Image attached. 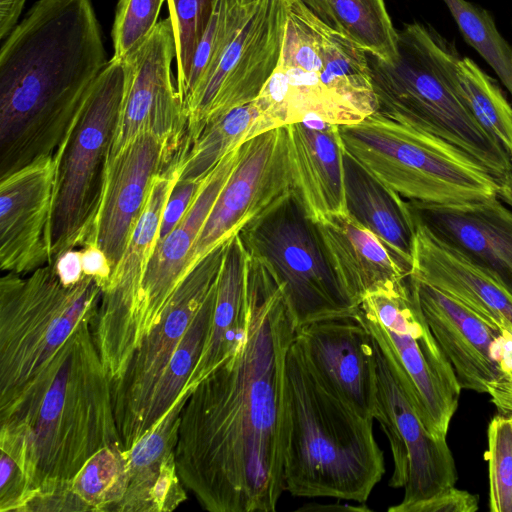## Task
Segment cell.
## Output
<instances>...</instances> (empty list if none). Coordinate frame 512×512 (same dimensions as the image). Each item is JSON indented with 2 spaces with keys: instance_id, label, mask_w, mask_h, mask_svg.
Segmentation results:
<instances>
[{
  "instance_id": "1f68e13d",
  "label": "cell",
  "mask_w": 512,
  "mask_h": 512,
  "mask_svg": "<svg viewBox=\"0 0 512 512\" xmlns=\"http://www.w3.org/2000/svg\"><path fill=\"white\" fill-rule=\"evenodd\" d=\"M458 92L476 121L512 159V105L497 81L469 57L457 63Z\"/></svg>"
},
{
  "instance_id": "f1b7e54d",
  "label": "cell",
  "mask_w": 512,
  "mask_h": 512,
  "mask_svg": "<svg viewBox=\"0 0 512 512\" xmlns=\"http://www.w3.org/2000/svg\"><path fill=\"white\" fill-rule=\"evenodd\" d=\"M274 128L255 100L209 120L181 156L179 180H203L228 153Z\"/></svg>"
},
{
  "instance_id": "44dd1931",
  "label": "cell",
  "mask_w": 512,
  "mask_h": 512,
  "mask_svg": "<svg viewBox=\"0 0 512 512\" xmlns=\"http://www.w3.org/2000/svg\"><path fill=\"white\" fill-rule=\"evenodd\" d=\"M408 203L415 223L512 294V210L498 196L466 204Z\"/></svg>"
},
{
  "instance_id": "52a82bcc",
  "label": "cell",
  "mask_w": 512,
  "mask_h": 512,
  "mask_svg": "<svg viewBox=\"0 0 512 512\" xmlns=\"http://www.w3.org/2000/svg\"><path fill=\"white\" fill-rule=\"evenodd\" d=\"M344 150L410 201L453 205L497 196V179L475 158L434 135L375 112L339 126Z\"/></svg>"
},
{
  "instance_id": "d6a6232c",
  "label": "cell",
  "mask_w": 512,
  "mask_h": 512,
  "mask_svg": "<svg viewBox=\"0 0 512 512\" xmlns=\"http://www.w3.org/2000/svg\"><path fill=\"white\" fill-rule=\"evenodd\" d=\"M465 42L490 65L512 97V47L492 15L466 0H443Z\"/></svg>"
},
{
  "instance_id": "d4e9b609",
  "label": "cell",
  "mask_w": 512,
  "mask_h": 512,
  "mask_svg": "<svg viewBox=\"0 0 512 512\" xmlns=\"http://www.w3.org/2000/svg\"><path fill=\"white\" fill-rule=\"evenodd\" d=\"M191 392L184 390L158 422L126 450L127 487L116 512H168L186 500L175 448L181 412Z\"/></svg>"
},
{
  "instance_id": "ac0fdd59",
  "label": "cell",
  "mask_w": 512,
  "mask_h": 512,
  "mask_svg": "<svg viewBox=\"0 0 512 512\" xmlns=\"http://www.w3.org/2000/svg\"><path fill=\"white\" fill-rule=\"evenodd\" d=\"M295 341L308 367L329 392L360 416L375 420L376 351L358 312L304 324L296 330Z\"/></svg>"
},
{
  "instance_id": "7c38bea8",
  "label": "cell",
  "mask_w": 512,
  "mask_h": 512,
  "mask_svg": "<svg viewBox=\"0 0 512 512\" xmlns=\"http://www.w3.org/2000/svg\"><path fill=\"white\" fill-rule=\"evenodd\" d=\"M218 245L183 277L160 319L143 337L124 372L111 381L115 419L125 450L145 433L155 392L191 322L215 285L225 249Z\"/></svg>"
},
{
  "instance_id": "e0dca14e",
  "label": "cell",
  "mask_w": 512,
  "mask_h": 512,
  "mask_svg": "<svg viewBox=\"0 0 512 512\" xmlns=\"http://www.w3.org/2000/svg\"><path fill=\"white\" fill-rule=\"evenodd\" d=\"M186 148V144L144 133L109 159L101 202L85 245L95 244L106 254L112 273L142 215L155 177Z\"/></svg>"
},
{
  "instance_id": "6da1fadb",
  "label": "cell",
  "mask_w": 512,
  "mask_h": 512,
  "mask_svg": "<svg viewBox=\"0 0 512 512\" xmlns=\"http://www.w3.org/2000/svg\"><path fill=\"white\" fill-rule=\"evenodd\" d=\"M296 324L269 268L250 256L247 315L235 351L187 399L177 473L211 512H273L285 491L286 362Z\"/></svg>"
},
{
  "instance_id": "74e56055",
  "label": "cell",
  "mask_w": 512,
  "mask_h": 512,
  "mask_svg": "<svg viewBox=\"0 0 512 512\" xmlns=\"http://www.w3.org/2000/svg\"><path fill=\"white\" fill-rule=\"evenodd\" d=\"M498 371L487 393L501 418L512 419V334L503 330L497 339Z\"/></svg>"
},
{
  "instance_id": "9a60e30c",
  "label": "cell",
  "mask_w": 512,
  "mask_h": 512,
  "mask_svg": "<svg viewBox=\"0 0 512 512\" xmlns=\"http://www.w3.org/2000/svg\"><path fill=\"white\" fill-rule=\"evenodd\" d=\"M287 126L265 131L239 148L187 260L186 274L206 254L238 234L293 192Z\"/></svg>"
},
{
  "instance_id": "7a4b0ae2",
  "label": "cell",
  "mask_w": 512,
  "mask_h": 512,
  "mask_svg": "<svg viewBox=\"0 0 512 512\" xmlns=\"http://www.w3.org/2000/svg\"><path fill=\"white\" fill-rule=\"evenodd\" d=\"M108 63L91 0H38L0 49V178L54 156Z\"/></svg>"
},
{
  "instance_id": "2e32d148",
  "label": "cell",
  "mask_w": 512,
  "mask_h": 512,
  "mask_svg": "<svg viewBox=\"0 0 512 512\" xmlns=\"http://www.w3.org/2000/svg\"><path fill=\"white\" fill-rule=\"evenodd\" d=\"M174 58V35L167 17L123 60L125 87L110 158L144 133L187 143V113L171 71Z\"/></svg>"
},
{
  "instance_id": "8fae6325",
  "label": "cell",
  "mask_w": 512,
  "mask_h": 512,
  "mask_svg": "<svg viewBox=\"0 0 512 512\" xmlns=\"http://www.w3.org/2000/svg\"><path fill=\"white\" fill-rule=\"evenodd\" d=\"M358 316L374 339L377 360V420L393 458L389 486L404 488L401 502L390 512H414L425 500L455 486L456 464L446 439L426 429L411 397L407 378L375 318L359 307Z\"/></svg>"
},
{
  "instance_id": "f546056e",
  "label": "cell",
  "mask_w": 512,
  "mask_h": 512,
  "mask_svg": "<svg viewBox=\"0 0 512 512\" xmlns=\"http://www.w3.org/2000/svg\"><path fill=\"white\" fill-rule=\"evenodd\" d=\"M323 23L386 62L398 55L397 30L384 0H301Z\"/></svg>"
},
{
  "instance_id": "484cf974",
  "label": "cell",
  "mask_w": 512,
  "mask_h": 512,
  "mask_svg": "<svg viewBox=\"0 0 512 512\" xmlns=\"http://www.w3.org/2000/svg\"><path fill=\"white\" fill-rule=\"evenodd\" d=\"M315 223L334 274L356 306L368 294L390 290L407 279L384 244L348 212Z\"/></svg>"
},
{
  "instance_id": "f6af8a7d",
  "label": "cell",
  "mask_w": 512,
  "mask_h": 512,
  "mask_svg": "<svg viewBox=\"0 0 512 512\" xmlns=\"http://www.w3.org/2000/svg\"><path fill=\"white\" fill-rule=\"evenodd\" d=\"M259 0H241L242 3L244 4H251V3H255V2H258Z\"/></svg>"
},
{
  "instance_id": "4316f807",
  "label": "cell",
  "mask_w": 512,
  "mask_h": 512,
  "mask_svg": "<svg viewBox=\"0 0 512 512\" xmlns=\"http://www.w3.org/2000/svg\"><path fill=\"white\" fill-rule=\"evenodd\" d=\"M347 212L370 230L409 276L415 222L408 202L344 150Z\"/></svg>"
},
{
  "instance_id": "ba28073f",
  "label": "cell",
  "mask_w": 512,
  "mask_h": 512,
  "mask_svg": "<svg viewBox=\"0 0 512 512\" xmlns=\"http://www.w3.org/2000/svg\"><path fill=\"white\" fill-rule=\"evenodd\" d=\"M27 275L0 279V411L24 393L81 321L94 318L102 293L86 275L63 285L54 261Z\"/></svg>"
},
{
  "instance_id": "ab89813d",
  "label": "cell",
  "mask_w": 512,
  "mask_h": 512,
  "mask_svg": "<svg viewBox=\"0 0 512 512\" xmlns=\"http://www.w3.org/2000/svg\"><path fill=\"white\" fill-rule=\"evenodd\" d=\"M478 507L476 495L453 486L425 500L414 512H475Z\"/></svg>"
},
{
  "instance_id": "8d00e7d4",
  "label": "cell",
  "mask_w": 512,
  "mask_h": 512,
  "mask_svg": "<svg viewBox=\"0 0 512 512\" xmlns=\"http://www.w3.org/2000/svg\"><path fill=\"white\" fill-rule=\"evenodd\" d=\"M164 1L119 0L111 32L112 59H126L148 39L159 22Z\"/></svg>"
},
{
  "instance_id": "4dcf8cb0",
  "label": "cell",
  "mask_w": 512,
  "mask_h": 512,
  "mask_svg": "<svg viewBox=\"0 0 512 512\" xmlns=\"http://www.w3.org/2000/svg\"><path fill=\"white\" fill-rule=\"evenodd\" d=\"M127 479V454L121 442L97 451L68 480L75 511L116 512Z\"/></svg>"
},
{
  "instance_id": "e575fe53",
  "label": "cell",
  "mask_w": 512,
  "mask_h": 512,
  "mask_svg": "<svg viewBox=\"0 0 512 512\" xmlns=\"http://www.w3.org/2000/svg\"><path fill=\"white\" fill-rule=\"evenodd\" d=\"M175 41L177 89L186 97L196 48L209 23L215 0H166Z\"/></svg>"
},
{
  "instance_id": "277c9868",
  "label": "cell",
  "mask_w": 512,
  "mask_h": 512,
  "mask_svg": "<svg viewBox=\"0 0 512 512\" xmlns=\"http://www.w3.org/2000/svg\"><path fill=\"white\" fill-rule=\"evenodd\" d=\"M286 378L285 491L365 503L385 473L374 420L360 416L324 387L295 339L287 355Z\"/></svg>"
},
{
  "instance_id": "3957f363",
  "label": "cell",
  "mask_w": 512,
  "mask_h": 512,
  "mask_svg": "<svg viewBox=\"0 0 512 512\" xmlns=\"http://www.w3.org/2000/svg\"><path fill=\"white\" fill-rule=\"evenodd\" d=\"M92 321H81L25 392L0 412L1 428L25 437L37 491L71 479L97 451L121 442Z\"/></svg>"
},
{
  "instance_id": "4fadbf2b",
  "label": "cell",
  "mask_w": 512,
  "mask_h": 512,
  "mask_svg": "<svg viewBox=\"0 0 512 512\" xmlns=\"http://www.w3.org/2000/svg\"><path fill=\"white\" fill-rule=\"evenodd\" d=\"M288 0H259L185 101L188 145L209 120L254 101L281 54Z\"/></svg>"
},
{
  "instance_id": "7402d4cb",
  "label": "cell",
  "mask_w": 512,
  "mask_h": 512,
  "mask_svg": "<svg viewBox=\"0 0 512 512\" xmlns=\"http://www.w3.org/2000/svg\"><path fill=\"white\" fill-rule=\"evenodd\" d=\"M409 287L461 389L487 393L498 371L495 346L502 330L442 291L412 277Z\"/></svg>"
},
{
  "instance_id": "8992f818",
  "label": "cell",
  "mask_w": 512,
  "mask_h": 512,
  "mask_svg": "<svg viewBox=\"0 0 512 512\" xmlns=\"http://www.w3.org/2000/svg\"><path fill=\"white\" fill-rule=\"evenodd\" d=\"M255 101L275 128L312 117L351 125L377 110L366 52L301 0H288L280 58Z\"/></svg>"
},
{
  "instance_id": "60d3db41",
  "label": "cell",
  "mask_w": 512,
  "mask_h": 512,
  "mask_svg": "<svg viewBox=\"0 0 512 512\" xmlns=\"http://www.w3.org/2000/svg\"><path fill=\"white\" fill-rule=\"evenodd\" d=\"M81 261L84 275L93 278L103 291L112 274L106 254L97 245L87 244L81 249Z\"/></svg>"
},
{
  "instance_id": "603a6c76",
  "label": "cell",
  "mask_w": 512,
  "mask_h": 512,
  "mask_svg": "<svg viewBox=\"0 0 512 512\" xmlns=\"http://www.w3.org/2000/svg\"><path fill=\"white\" fill-rule=\"evenodd\" d=\"M457 300L490 325L512 334V294L486 271L415 223L409 273Z\"/></svg>"
},
{
  "instance_id": "9c48e42d",
  "label": "cell",
  "mask_w": 512,
  "mask_h": 512,
  "mask_svg": "<svg viewBox=\"0 0 512 512\" xmlns=\"http://www.w3.org/2000/svg\"><path fill=\"white\" fill-rule=\"evenodd\" d=\"M125 79L124 61L109 60L53 156L49 262L69 249L83 247L89 237L104 189Z\"/></svg>"
},
{
  "instance_id": "f35d334b",
  "label": "cell",
  "mask_w": 512,
  "mask_h": 512,
  "mask_svg": "<svg viewBox=\"0 0 512 512\" xmlns=\"http://www.w3.org/2000/svg\"><path fill=\"white\" fill-rule=\"evenodd\" d=\"M204 179L177 180L163 209L157 241L166 237L181 221L195 200Z\"/></svg>"
},
{
  "instance_id": "cb8c5ba5",
  "label": "cell",
  "mask_w": 512,
  "mask_h": 512,
  "mask_svg": "<svg viewBox=\"0 0 512 512\" xmlns=\"http://www.w3.org/2000/svg\"><path fill=\"white\" fill-rule=\"evenodd\" d=\"M287 137L293 190L308 217L347 212L339 125L306 118L287 125Z\"/></svg>"
},
{
  "instance_id": "7bdbcfd3",
  "label": "cell",
  "mask_w": 512,
  "mask_h": 512,
  "mask_svg": "<svg viewBox=\"0 0 512 512\" xmlns=\"http://www.w3.org/2000/svg\"><path fill=\"white\" fill-rule=\"evenodd\" d=\"M25 0H0V40H4L17 25Z\"/></svg>"
},
{
  "instance_id": "d6986e66",
  "label": "cell",
  "mask_w": 512,
  "mask_h": 512,
  "mask_svg": "<svg viewBox=\"0 0 512 512\" xmlns=\"http://www.w3.org/2000/svg\"><path fill=\"white\" fill-rule=\"evenodd\" d=\"M180 158L158 174L127 248L102 291L91 323L93 338L111 381L117 377L122 343L154 250L163 209L180 176Z\"/></svg>"
},
{
  "instance_id": "b9f144b4",
  "label": "cell",
  "mask_w": 512,
  "mask_h": 512,
  "mask_svg": "<svg viewBox=\"0 0 512 512\" xmlns=\"http://www.w3.org/2000/svg\"><path fill=\"white\" fill-rule=\"evenodd\" d=\"M53 261L57 276L63 285L73 286L84 278L81 250L69 249Z\"/></svg>"
},
{
  "instance_id": "30bf717a",
  "label": "cell",
  "mask_w": 512,
  "mask_h": 512,
  "mask_svg": "<svg viewBox=\"0 0 512 512\" xmlns=\"http://www.w3.org/2000/svg\"><path fill=\"white\" fill-rule=\"evenodd\" d=\"M239 234L249 254L279 282L297 329L358 312L334 274L316 223L294 191Z\"/></svg>"
},
{
  "instance_id": "ee69618b",
  "label": "cell",
  "mask_w": 512,
  "mask_h": 512,
  "mask_svg": "<svg viewBox=\"0 0 512 512\" xmlns=\"http://www.w3.org/2000/svg\"><path fill=\"white\" fill-rule=\"evenodd\" d=\"M498 198L512 208V170L498 180Z\"/></svg>"
},
{
  "instance_id": "d590c367",
  "label": "cell",
  "mask_w": 512,
  "mask_h": 512,
  "mask_svg": "<svg viewBox=\"0 0 512 512\" xmlns=\"http://www.w3.org/2000/svg\"><path fill=\"white\" fill-rule=\"evenodd\" d=\"M492 512H512V419L495 416L488 426L485 453Z\"/></svg>"
},
{
  "instance_id": "836d02e7",
  "label": "cell",
  "mask_w": 512,
  "mask_h": 512,
  "mask_svg": "<svg viewBox=\"0 0 512 512\" xmlns=\"http://www.w3.org/2000/svg\"><path fill=\"white\" fill-rule=\"evenodd\" d=\"M0 511L23 512L37 491L25 437L0 428Z\"/></svg>"
},
{
  "instance_id": "83f0119b",
  "label": "cell",
  "mask_w": 512,
  "mask_h": 512,
  "mask_svg": "<svg viewBox=\"0 0 512 512\" xmlns=\"http://www.w3.org/2000/svg\"><path fill=\"white\" fill-rule=\"evenodd\" d=\"M250 254L240 234L226 241L209 333L186 389H192L238 347L245 329Z\"/></svg>"
},
{
  "instance_id": "5bb4252c",
  "label": "cell",
  "mask_w": 512,
  "mask_h": 512,
  "mask_svg": "<svg viewBox=\"0 0 512 512\" xmlns=\"http://www.w3.org/2000/svg\"><path fill=\"white\" fill-rule=\"evenodd\" d=\"M360 307L377 321L402 368L414 407L429 433L446 439L461 387L411 293L408 279L368 294Z\"/></svg>"
},
{
  "instance_id": "5b68a950",
  "label": "cell",
  "mask_w": 512,
  "mask_h": 512,
  "mask_svg": "<svg viewBox=\"0 0 512 512\" xmlns=\"http://www.w3.org/2000/svg\"><path fill=\"white\" fill-rule=\"evenodd\" d=\"M392 62L366 53L377 101L376 112L439 137L480 162L496 179L512 170L504 147L472 116L458 92L454 42L419 22L397 30Z\"/></svg>"
},
{
  "instance_id": "ffe728a7",
  "label": "cell",
  "mask_w": 512,
  "mask_h": 512,
  "mask_svg": "<svg viewBox=\"0 0 512 512\" xmlns=\"http://www.w3.org/2000/svg\"><path fill=\"white\" fill-rule=\"evenodd\" d=\"M55 178L46 157L0 178V268L27 275L50 261L48 228Z\"/></svg>"
}]
</instances>
